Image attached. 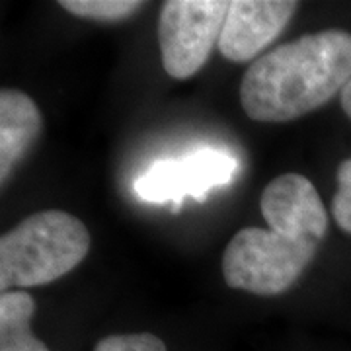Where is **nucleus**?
Returning <instances> with one entry per match:
<instances>
[{
	"instance_id": "obj_12",
	"label": "nucleus",
	"mask_w": 351,
	"mask_h": 351,
	"mask_svg": "<svg viewBox=\"0 0 351 351\" xmlns=\"http://www.w3.org/2000/svg\"><path fill=\"white\" fill-rule=\"evenodd\" d=\"M339 101H341V108H343L346 115L351 119V80L348 82V86L341 90V94H339Z\"/></svg>"
},
{
	"instance_id": "obj_4",
	"label": "nucleus",
	"mask_w": 351,
	"mask_h": 351,
	"mask_svg": "<svg viewBox=\"0 0 351 351\" xmlns=\"http://www.w3.org/2000/svg\"><path fill=\"white\" fill-rule=\"evenodd\" d=\"M230 2L226 0H168L158 22L164 71L186 80L207 63L219 43Z\"/></svg>"
},
{
	"instance_id": "obj_3",
	"label": "nucleus",
	"mask_w": 351,
	"mask_h": 351,
	"mask_svg": "<svg viewBox=\"0 0 351 351\" xmlns=\"http://www.w3.org/2000/svg\"><path fill=\"white\" fill-rule=\"evenodd\" d=\"M88 250L90 232L75 215L57 209L29 215L0 239V289L47 285L73 271Z\"/></svg>"
},
{
	"instance_id": "obj_7",
	"label": "nucleus",
	"mask_w": 351,
	"mask_h": 351,
	"mask_svg": "<svg viewBox=\"0 0 351 351\" xmlns=\"http://www.w3.org/2000/svg\"><path fill=\"white\" fill-rule=\"evenodd\" d=\"M41 133V113L27 94L4 88L0 92V180L6 184L16 164Z\"/></svg>"
},
{
	"instance_id": "obj_9",
	"label": "nucleus",
	"mask_w": 351,
	"mask_h": 351,
	"mask_svg": "<svg viewBox=\"0 0 351 351\" xmlns=\"http://www.w3.org/2000/svg\"><path fill=\"white\" fill-rule=\"evenodd\" d=\"M66 12L78 18H90L98 22H119L141 10L145 2L138 0H61Z\"/></svg>"
},
{
	"instance_id": "obj_1",
	"label": "nucleus",
	"mask_w": 351,
	"mask_h": 351,
	"mask_svg": "<svg viewBox=\"0 0 351 351\" xmlns=\"http://www.w3.org/2000/svg\"><path fill=\"white\" fill-rule=\"evenodd\" d=\"M269 228L239 230L223 256V276L232 289L260 297L285 293L313 262L328 230V213L308 178L283 174L260 199Z\"/></svg>"
},
{
	"instance_id": "obj_5",
	"label": "nucleus",
	"mask_w": 351,
	"mask_h": 351,
	"mask_svg": "<svg viewBox=\"0 0 351 351\" xmlns=\"http://www.w3.org/2000/svg\"><path fill=\"white\" fill-rule=\"evenodd\" d=\"M239 170V160L219 149H199L178 158L158 160L133 184L141 199L174 205V211L186 197L207 199L213 188L226 186Z\"/></svg>"
},
{
	"instance_id": "obj_10",
	"label": "nucleus",
	"mask_w": 351,
	"mask_h": 351,
	"mask_svg": "<svg viewBox=\"0 0 351 351\" xmlns=\"http://www.w3.org/2000/svg\"><path fill=\"white\" fill-rule=\"evenodd\" d=\"M94 351H166L164 341L154 334H113L100 339Z\"/></svg>"
},
{
	"instance_id": "obj_2",
	"label": "nucleus",
	"mask_w": 351,
	"mask_h": 351,
	"mask_svg": "<svg viewBox=\"0 0 351 351\" xmlns=\"http://www.w3.org/2000/svg\"><path fill=\"white\" fill-rule=\"evenodd\" d=\"M351 80V34L324 29L258 57L240 84L246 115L285 123L326 106Z\"/></svg>"
},
{
	"instance_id": "obj_8",
	"label": "nucleus",
	"mask_w": 351,
	"mask_h": 351,
	"mask_svg": "<svg viewBox=\"0 0 351 351\" xmlns=\"http://www.w3.org/2000/svg\"><path fill=\"white\" fill-rule=\"evenodd\" d=\"M36 313L27 291H8L0 297V351H51L32 332Z\"/></svg>"
},
{
	"instance_id": "obj_6",
	"label": "nucleus",
	"mask_w": 351,
	"mask_h": 351,
	"mask_svg": "<svg viewBox=\"0 0 351 351\" xmlns=\"http://www.w3.org/2000/svg\"><path fill=\"white\" fill-rule=\"evenodd\" d=\"M299 2L232 0L219 38L221 55L232 63L256 59L285 29Z\"/></svg>"
},
{
	"instance_id": "obj_11",
	"label": "nucleus",
	"mask_w": 351,
	"mask_h": 351,
	"mask_svg": "<svg viewBox=\"0 0 351 351\" xmlns=\"http://www.w3.org/2000/svg\"><path fill=\"white\" fill-rule=\"evenodd\" d=\"M336 180L338 189L332 199V215L339 228L351 234V160L339 164Z\"/></svg>"
}]
</instances>
